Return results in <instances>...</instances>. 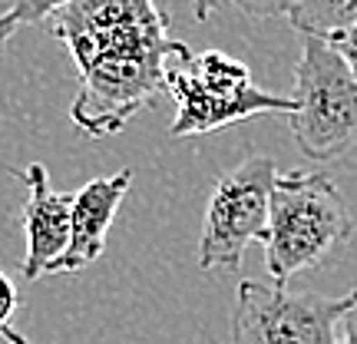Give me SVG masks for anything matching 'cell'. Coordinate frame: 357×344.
<instances>
[{"mask_svg": "<svg viewBox=\"0 0 357 344\" xmlns=\"http://www.w3.org/2000/svg\"><path fill=\"white\" fill-rule=\"evenodd\" d=\"M43 30L63 40L79 70L70 119L89 140L113 136L166 89V70L189 47L169 37L155 0H73Z\"/></svg>", "mask_w": 357, "mask_h": 344, "instance_id": "cell-1", "label": "cell"}, {"mask_svg": "<svg viewBox=\"0 0 357 344\" xmlns=\"http://www.w3.org/2000/svg\"><path fill=\"white\" fill-rule=\"evenodd\" d=\"M354 218L331 176L278 172L271 186L265 235V268L275 285H288L298 271L321 265L334 248L351 242Z\"/></svg>", "mask_w": 357, "mask_h": 344, "instance_id": "cell-2", "label": "cell"}, {"mask_svg": "<svg viewBox=\"0 0 357 344\" xmlns=\"http://www.w3.org/2000/svg\"><path fill=\"white\" fill-rule=\"evenodd\" d=\"M166 93L176 100L172 140L205 136L261 113H291V96H278L252 83V70L222 50L185 53L166 70Z\"/></svg>", "mask_w": 357, "mask_h": 344, "instance_id": "cell-3", "label": "cell"}, {"mask_svg": "<svg viewBox=\"0 0 357 344\" xmlns=\"http://www.w3.org/2000/svg\"><path fill=\"white\" fill-rule=\"evenodd\" d=\"M291 103V136L307 159L331 163L357 142V80L328 40L301 37Z\"/></svg>", "mask_w": 357, "mask_h": 344, "instance_id": "cell-4", "label": "cell"}, {"mask_svg": "<svg viewBox=\"0 0 357 344\" xmlns=\"http://www.w3.org/2000/svg\"><path fill=\"white\" fill-rule=\"evenodd\" d=\"M275 179V159L261 153L245 156L215 179L199 239V265L205 271H235L248 245L265 242Z\"/></svg>", "mask_w": 357, "mask_h": 344, "instance_id": "cell-5", "label": "cell"}, {"mask_svg": "<svg viewBox=\"0 0 357 344\" xmlns=\"http://www.w3.org/2000/svg\"><path fill=\"white\" fill-rule=\"evenodd\" d=\"M357 292L318 294L245 278L231 308V344H341V318Z\"/></svg>", "mask_w": 357, "mask_h": 344, "instance_id": "cell-6", "label": "cell"}, {"mask_svg": "<svg viewBox=\"0 0 357 344\" xmlns=\"http://www.w3.org/2000/svg\"><path fill=\"white\" fill-rule=\"evenodd\" d=\"M17 176L26 186V202L20 212L26 235V255L20 265V275L26 281L50 275V268L60 262V255L70 245V209H73V195L70 192H56L50 186V176L43 163H30Z\"/></svg>", "mask_w": 357, "mask_h": 344, "instance_id": "cell-7", "label": "cell"}, {"mask_svg": "<svg viewBox=\"0 0 357 344\" xmlns=\"http://www.w3.org/2000/svg\"><path fill=\"white\" fill-rule=\"evenodd\" d=\"M132 186V169H119L113 176L89 179L79 192H73L70 209V245L60 262L50 268V275L60 271H83L89 268L106 248V235L113 229V218Z\"/></svg>", "mask_w": 357, "mask_h": 344, "instance_id": "cell-8", "label": "cell"}, {"mask_svg": "<svg viewBox=\"0 0 357 344\" xmlns=\"http://www.w3.org/2000/svg\"><path fill=\"white\" fill-rule=\"evenodd\" d=\"M288 20L301 37L328 40L357 24V0H298Z\"/></svg>", "mask_w": 357, "mask_h": 344, "instance_id": "cell-9", "label": "cell"}, {"mask_svg": "<svg viewBox=\"0 0 357 344\" xmlns=\"http://www.w3.org/2000/svg\"><path fill=\"white\" fill-rule=\"evenodd\" d=\"M70 3H73V0H13L10 13L0 20V53L7 50V43H10L24 27L43 24L50 13L63 10V7H70Z\"/></svg>", "mask_w": 357, "mask_h": 344, "instance_id": "cell-10", "label": "cell"}, {"mask_svg": "<svg viewBox=\"0 0 357 344\" xmlns=\"http://www.w3.org/2000/svg\"><path fill=\"white\" fill-rule=\"evenodd\" d=\"M215 3H231V7H238L245 17L265 20V17H288L298 0H215Z\"/></svg>", "mask_w": 357, "mask_h": 344, "instance_id": "cell-11", "label": "cell"}, {"mask_svg": "<svg viewBox=\"0 0 357 344\" xmlns=\"http://www.w3.org/2000/svg\"><path fill=\"white\" fill-rule=\"evenodd\" d=\"M328 43L337 50V57H341L347 63V70H351V77L357 80V24L341 30V33H334V37H328Z\"/></svg>", "mask_w": 357, "mask_h": 344, "instance_id": "cell-12", "label": "cell"}, {"mask_svg": "<svg viewBox=\"0 0 357 344\" xmlns=\"http://www.w3.org/2000/svg\"><path fill=\"white\" fill-rule=\"evenodd\" d=\"M17 305H20V292H17V285L0 271V331L10 328V318H13V311H17Z\"/></svg>", "mask_w": 357, "mask_h": 344, "instance_id": "cell-13", "label": "cell"}, {"mask_svg": "<svg viewBox=\"0 0 357 344\" xmlns=\"http://www.w3.org/2000/svg\"><path fill=\"white\" fill-rule=\"evenodd\" d=\"M341 344H357V301L347 308V315L341 318Z\"/></svg>", "mask_w": 357, "mask_h": 344, "instance_id": "cell-14", "label": "cell"}, {"mask_svg": "<svg viewBox=\"0 0 357 344\" xmlns=\"http://www.w3.org/2000/svg\"><path fill=\"white\" fill-rule=\"evenodd\" d=\"M192 7H195V20H208L218 3L215 0H192Z\"/></svg>", "mask_w": 357, "mask_h": 344, "instance_id": "cell-15", "label": "cell"}, {"mask_svg": "<svg viewBox=\"0 0 357 344\" xmlns=\"http://www.w3.org/2000/svg\"><path fill=\"white\" fill-rule=\"evenodd\" d=\"M0 338H3L7 344H33L30 338H24V334H20V331H13V328H3V331H0Z\"/></svg>", "mask_w": 357, "mask_h": 344, "instance_id": "cell-16", "label": "cell"}, {"mask_svg": "<svg viewBox=\"0 0 357 344\" xmlns=\"http://www.w3.org/2000/svg\"><path fill=\"white\" fill-rule=\"evenodd\" d=\"M10 3H13V0H0V20H3V17L10 13Z\"/></svg>", "mask_w": 357, "mask_h": 344, "instance_id": "cell-17", "label": "cell"}]
</instances>
